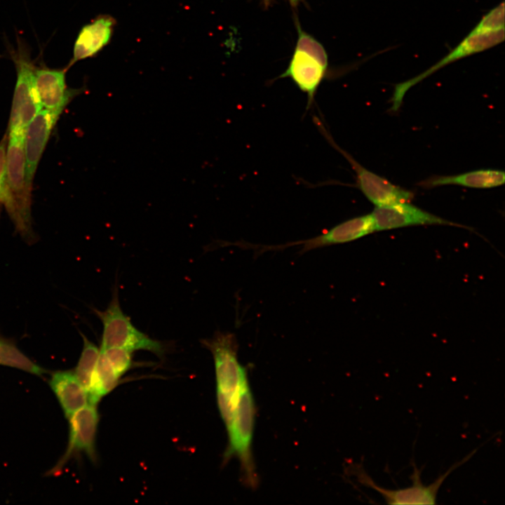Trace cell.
I'll list each match as a JSON object with an SVG mask.
<instances>
[{
    "label": "cell",
    "instance_id": "obj_19",
    "mask_svg": "<svg viewBox=\"0 0 505 505\" xmlns=\"http://www.w3.org/2000/svg\"><path fill=\"white\" fill-rule=\"evenodd\" d=\"M0 365L41 377L46 370L33 362L15 344L0 337Z\"/></svg>",
    "mask_w": 505,
    "mask_h": 505
},
{
    "label": "cell",
    "instance_id": "obj_24",
    "mask_svg": "<svg viewBox=\"0 0 505 505\" xmlns=\"http://www.w3.org/2000/svg\"><path fill=\"white\" fill-rule=\"evenodd\" d=\"M6 137L0 142V192L4 183L6 166Z\"/></svg>",
    "mask_w": 505,
    "mask_h": 505
},
{
    "label": "cell",
    "instance_id": "obj_10",
    "mask_svg": "<svg viewBox=\"0 0 505 505\" xmlns=\"http://www.w3.org/2000/svg\"><path fill=\"white\" fill-rule=\"evenodd\" d=\"M476 452L473 450L464 459L452 465L444 474L440 476L433 483L424 485L421 480V470L414 465L413 473L410 476L412 485L395 490H386L377 485L371 478L362 471L358 477L361 482L368 487L378 492L389 504H435L438 490L445 478L457 468L467 462Z\"/></svg>",
    "mask_w": 505,
    "mask_h": 505
},
{
    "label": "cell",
    "instance_id": "obj_17",
    "mask_svg": "<svg viewBox=\"0 0 505 505\" xmlns=\"http://www.w3.org/2000/svg\"><path fill=\"white\" fill-rule=\"evenodd\" d=\"M504 181L505 173L503 170L481 169L454 175H432L417 184L424 189L444 185L486 189L501 186Z\"/></svg>",
    "mask_w": 505,
    "mask_h": 505
},
{
    "label": "cell",
    "instance_id": "obj_5",
    "mask_svg": "<svg viewBox=\"0 0 505 505\" xmlns=\"http://www.w3.org/2000/svg\"><path fill=\"white\" fill-rule=\"evenodd\" d=\"M103 325L100 349L121 348L133 352L136 350L151 351L162 357L166 348L160 341L149 337L137 329L122 311L116 288L106 309H95Z\"/></svg>",
    "mask_w": 505,
    "mask_h": 505
},
{
    "label": "cell",
    "instance_id": "obj_6",
    "mask_svg": "<svg viewBox=\"0 0 505 505\" xmlns=\"http://www.w3.org/2000/svg\"><path fill=\"white\" fill-rule=\"evenodd\" d=\"M319 128L330 144L348 161L356 173L357 185L364 196L375 206L410 201L414 194L410 190L391 183L386 179L368 170L348 152L340 148L321 124Z\"/></svg>",
    "mask_w": 505,
    "mask_h": 505
},
{
    "label": "cell",
    "instance_id": "obj_7",
    "mask_svg": "<svg viewBox=\"0 0 505 505\" xmlns=\"http://www.w3.org/2000/svg\"><path fill=\"white\" fill-rule=\"evenodd\" d=\"M69 440L67 449L49 474L59 473L74 456L83 453L96 461L95 439L99 423L96 405L88 403L69 418Z\"/></svg>",
    "mask_w": 505,
    "mask_h": 505
},
{
    "label": "cell",
    "instance_id": "obj_4",
    "mask_svg": "<svg viewBox=\"0 0 505 505\" xmlns=\"http://www.w3.org/2000/svg\"><path fill=\"white\" fill-rule=\"evenodd\" d=\"M8 52L17 74L8 130L22 131L42 109L35 87L36 63L28 45L20 36L16 48L9 46Z\"/></svg>",
    "mask_w": 505,
    "mask_h": 505
},
{
    "label": "cell",
    "instance_id": "obj_22",
    "mask_svg": "<svg viewBox=\"0 0 505 505\" xmlns=\"http://www.w3.org/2000/svg\"><path fill=\"white\" fill-rule=\"evenodd\" d=\"M100 350L105 354L110 365L119 377L125 374L132 365V351L121 348Z\"/></svg>",
    "mask_w": 505,
    "mask_h": 505
},
{
    "label": "cell",
    "instance_id": "obj_20",
    "mask_svg": "<svg viewBox=\"0 0 505 505\" xmlns=\"http://www.w3.org/2000/svg\"><path fill=\"white\" fill-rule=\"evenodd\" d=\"M82 335L83 346L77 365L74 370L79 381L88 393L91 378L98 359L100 349L86 336Z\"/></svg>",
    "mask_w": 505,
    "mask_h": 505
},
{
    "label": "cell",
    "instance_id": "obj_3",
    "mask_svg": "<svg viewBox=\"0 0 505 505\" xmlns=\"http://www.w3.org/2000/svg\"><path fill=\"white\" fill-rule=\"evenodd\" d=\"M255 416L254 400L248 382L240 391L232 421L227 429L229 444L224 452V462L234 456L237 457L241 464L242 480L252 488L258 484L251 450Z\"/></svg>",
    "mask_w": 505,
    "mask_h": 505
},
{
    "label": "cell",
    "instance_id": "obj_15",
    "mask_svg": "<svg viewBox=\"0 0 505 505\" xmlns=\"http://www.w3.org/2000/svg\"><path fill=\"white\" fill-rule=\"evenodd\" d=\"M326 69L307 53L295 50L286 71L281 77H290L298 88L308 96V109L313 102L316 91Z\"/></svg>",
    "mask_w": 505,
    "mask_h": 505
},
{
    "label": "cell",
    "instance_id": "obj_23",
    "mask_svg": "<svg viewBox=\"0 0 505 505\" xmlns=\"http://www.w3.org/2000/svg\"><path fill=\"white\" fill-rule=\"evenodd\" d=\"M504 29V2L486 14L472 30L476 32H486Z\"/></svg>",
    "mask_w": 505,
    "mask_h": 505
},
{
    "label": "cell",
    "instance_id": "obj_14",
    "mask_svg": "<svg viewBox=\"0 0 505 505\" xmlns=\"http://www.w3.org/2000/svg\"><path fill=\"white\" fill-rule=\"evenodd\" d=\"M57 121L50 112L41 109L26 127L25 154L27 179L32 185L38 164Z\"/></svg>",
    "mask_w": 505,
    "mask_h": 505
},
{
    "label": "cell",
    "instance_id": "obj_2",
    "mask_svg": "<svg viewBox=\"0 0 505 505\" xmlns=\"http://www.w3.org/2000/svg\"><path fill=\"white\" fill-rule=\"evenodd\" d=\"M201 343L213 357L218 408L227 429L232 421L240 391L248 382L247 370L238 362V343L233 333L218 331Z\"/></svg>",
    "mask_w": 505,
    "mask_h": 505
},
{
    "label": "cell",
    "instance_id": "obj_13",
    "mask_svg": "<svg viewBox=\"0 0 505 505\" xmlns=\"http://www.w3.org/2000/svg\"><path fill=\"white\" fill-rule=\"evenodd\" d=\"M116 21L112 16L100 15L81 27L74 41L72 58L68 67L95 56L111 41Z\"/></svg>",
    "mask_w": 505,
    "mask_h": 505
},
{
    "label": "cell",
    "instance_id": "obj_9",
    "mask_svg": "<svg viewBox=\"0 0 505 505\" xmlns=\"http://www.w3.org/2000/svg\"><path fill=\"white\" fill-rule=\"evenodd\" d=\"M504 39V29L486 32L471 31L453 50L429 69L412 79L396 84L391 100L392 105L390 110L398 111L407 91L434 72L453 61L490 48L503 41Z\"/></svg>",
    "mask_w": 505,
    "mask_h": 505
},
{
    "label": "cell",
    "instance_id": "obj_1",
    "mask_svg": "<svg viewBox=\"0 0 505 505\" xmlns=\"http://www.w3.org/2000/svg\"><path fill=\"white\" fill-rule=\"evenodd\" d=\"M25 133L8 132L6 166L0 201L4 203L17 230L23 236L32 233L31 190L27 175Z\"/></svg>",
    "mask_w": 505,
    "mask_h": 505
},
{
    "label": "cell",
    "instance_id": "obj_16",
    "mask_svg": "<svg viewBox=\"0 0 505 505\" xmlns=\"http://www.w3.org/2000/svg\"><path fill=\"white\" fill-rule=\"evenodd\" d=\"M49 384L67 418L88 403L87 391L74 371L55 372Z\"/></svg>",
    "mask_w": 505,
    "mask_h": 505
},
{
    "label": "cell",
    "instance_id": "obj_25",
    "mask_svg": "<svg viewBox=\"0 0 505 505\" xmlns=\"http://www.w3.org/2000/svg\"><path fill=\"white\" fill-rule=\"evenodd\" d=\"M299 0H291L292 3L296 4ZM265 3L267 4L269 1V0H264Z\"/></svg>",
    "mask_w": 505,
    "mask_h": 505
},
{
    "label": "cell",
    "instance_id": "obj_8",
    "mask_svg": "<svg viewBox=\"0 0 505 505\" xmlns=\"http://www.w3.org/2000/svg\"><path fill=\"white\" fill-rule=\"evenodd\" d=\"M373 231H375V225L370 213L344 221L322 234L311 238L275 245L251 244L250 248L257 250L256 252L258 253L267 250H282L288 247L301 245L299 252L304 253L318 248L354 241Z\"/></svg>",
    "mask_w": 505,
    "mask_h": 505
},
{
    "label": "cell",
    "instance_id": "obj_21",
    "mask_svg": "<svg viewBox=\"0 0 505 505\" xmlns=\"http://www.w3.org/2000/svg\"><path fill=\"white\" fill-rule=\"evenodd\" d=\"M315 59L325 69L328 67V56L322 45L298 27L296 49Z\"/></svg>",
    "mask_w": 505,
    "mask_h": 505
},
{
    "label": "cell",
    "instance_id": "obj_11",
    "mask_svg": "<svg viewBox=\"0 0 505 505\" xmlns=\"http://www.w3.org/2000/svg\"><path fill=\"white\" fill-rule=\"evenodd\" d=\"M67 65L62 68H50L41 61L34 71L35 87L41 106L50 112L57 119L69 102L83 91V88L68 87Z\"/></svg>",
    "mask_w": 505,
    "mask_h": 505
},
{
    "label": "cell",
    "instance_id": "obj_18",
    "mask_svg": "<svg viewBox=\"0 0 505 505\" xmlns=\"http://www.w3.org/2000/svg\"><path fill=\"white\" fill-rule=\"evenodd\" d=\"M119 377L105 354L100 350L97 364L88 390V403L97 405L100 400L118 384Z\"/></svg>",
    "mask_w": 505,
    "mask_h": 505
},
{
    "label": "cell",
    "instance_id": "obj_12",
    "mask_svg": "<svg viewBox=\"0 0 505 505\" xmlns=\"http://www.w3.org/2000/svg\"><path fill=\"white\" fill-rule=\"evenodd\" d=\"M375 231H384L417 225L466 227L447 220L419 208L409 201L375 206L370 213Z\"/></svg>",
    "mask_w": 505,
    "mask_h": 505
}]
</instances>
